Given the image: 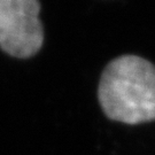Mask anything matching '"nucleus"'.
I'll return each mask as SVG.
<instances>
[{
    "instance_id": "obj_1",
    "label": "nucleus",
    "mask_w": 155,
    "mask_h": 155,
    "mask_svg": "<svg viewBox=\"0 0 155 155\" xmlns=\"http://www.w3.org/2000/svg\"><path fill=\"white\" fill-rule=\"evenodd\" d=\"M98 99L108 118L125 124L155 120V66L144 58L125 54L102 71Z\"/></svg>"
},
{
    "instance_id": "obj_2",
    "label": "nucleus",
    "mask_w": 155,
    "mask_h": 155,
    "mask_svg": "<svg viewBox=\"0 0 155 155\" xmlns=\"http://www.w3.org/2000/svg\"><path fill=\"white\" fill-rule=\"evenodd\" d=\"M37 0H0V48L17 59H29L44 44Z\"/></svg>"
}]
</instances>
